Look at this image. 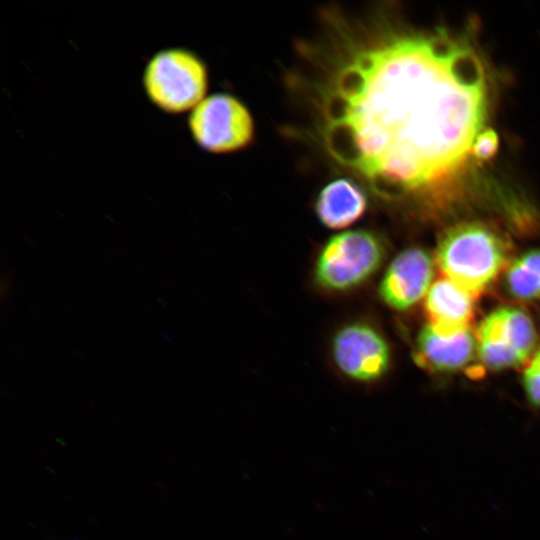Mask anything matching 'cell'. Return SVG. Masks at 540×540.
Instances as JSON below:
<instances>
[{
	"label": "cell",
	"instance_id": "obj_9",
	"mask_svg": "<svg viewBox=\"0 0 540 540\" xmlns=\"http://www.w3.org/2000/svg\"><path fill=\"white\" fill-rule=\"evenodd\" d=\"M477 352L470 327L442 331L428 323L416 342V361L435 372H454L466 366Z\"/></svg>",
	"mask_w": 540,
	"mask_h": 540
},
{
	"label": "cell",
	"instance_id": "obj_6",
	"mask_svg": "<svg viewBox=\"0 0 540 540\" xmlns=\"http://www.w3.org/2000/svg\"><path fill=\"white\" fill-rule=\"evenodd\" d=\"M537 340L530 316L517 307H501L489 313L477 333V353L491 370L514 368L534 351Z\"/></svg>",
	"mask_w": 540,
	"mask_h": 540
},
{
	"label": "cell",
	"instance_id": "obj_3",
	"mask_svg": "<svg viewBox=\"0 0 540 540\" xmlns=\"http://www.w3.org/2000/svg\"><path fill=\"white\" fill-rule=\"evenodd\" d=\"M385 256L382 239L368 230L335 234L320 249L314 279L323 289L343 292L369 280L381 267Z\"/></svg>",
	"mask_w": 540,
	"mask_h": 540
},
{
	"label": "cell",
	"instance_id": "obj_13",
	"mask_svg": "<svg viewBox=\"0 0 540 540\" xmlns=\"http://www.w3.org/2000/svg\"><path fill=\"white\" fill-rule=\"evenodd\" d=\"M522 384L527 400L540 408V348L524 370Z\"/></svg>",
	"mask_w": 540,
	"mask_h": 540
},
{
	"label": "cell",
	"instance_id": "obj_11",
	"mask_svg": "<svg viewBox=\"0 0 540 540\" xmlns=\"http://www.w3.org/2000/svg\"><path fill=\"white\" fill-rule=\"evenodd\" d=\"M366 209V194L359 185L347 178L329 182L315 202L318 219L330 229L349 227L364 215Z\"/></svg>",
	"mask_w": 540,
	"mask_h": 540
},
{
	"label": "cell",
	"instance_id": "obj_7",
	"mask_svg": "<svg viewBox=\"0 0 540 540\" xmlns=\"http://www.w3.org/2000/svg\"><path fill=\"white\" fill-rule=\"evenodd\" d=\"M331 354L338 370L359 383L381 379L391 362L390 347L373 325L356 321L337 330L331 342Z\"/></svg>",
	"mask_w": 540,
	"mask_h": 540
},
{
	"label": "cell",
	"instance_id": "obj_5",
	"mask_svg": "<svg viewBox=\"0 0 540 540\" xmlns=\"http://www.w3.org/2000/svg\"><path fill=\"white\" fill-rule=\"evenodd\" d=\"M189 129L201 148L229 153L246 147L254 137V121L247 107L225 93L205 97L190 113Z\"/></svg>",
	"mask_w": 540,
	"mask_h": 540
},
{
	"label": "cell",
	"instance_id": "obj_10",
	"mask_svg": "<svg viewBox=\"0 0 540 540\" xmlns=\"http://www.w3.org/2000/svg\"><path fill=\"white\" fill-rule=\"evenodd\" d=\"M472 293L447 278L434 282L426 294L425 310L430 324L442 331L470 327L474 313Z\"/></svg>",
	"mask_w": 540,
	"mask_h": 540
},
{
	"label": "cell",
	"instance_id": "obj_12",
	"mask_svg": "<svg viewBox=\"0 0 540 540\" xmlns=\"http://www.w3.org/2000/svg\"><path fill=\"white\" fill-rule=\"evenodd\" d=\"M505 286L517 299H540V250H529L512 261L506 270Z\"/></svg>",
	"mask_w": 540,
	"mask_h": 540
},
{
	"label": "cell",
	"instance_id": "obj_2",
	"mask_svg": "<svg viewBox=\"0 0 540 540\" xmlns=\"http://www.w3.org/2000/svg\"><path fill=\"white\" fill-rule=\"evenodd\" d=\"M508 247L494 229L479 222L449 228L436 248V261L445 278L477 295L498 276Z\"/></svg>",
	"mask_w": 540,
	"mask_h": 540
},
{
	"label": "cell",
	"instance_id": "obj_14",
	"mask_svg": "<svg viewBox=\"0 0 540 540\" xmlns=\"http://www.w3.org/2000/svg\"><path fill=\"white\" fill-rule=\"evenodd\" d=\"M497 147V136L493 131H484L476 139L472 154L479 159H488L491 157Z\"/></svg>",
	"mask_w": 540,
	"mask_h": 540
},
{
	"label": "cell",
	"instance_id": "obj_8",
	"mask_svg": "<svg viewBox=\"0 0 540 540\" xmlns=\"http://www.w3.org/2000/svg\"><path fill=\"white\" fill-rule=\"evenodd\" d=\"M432 277L430 255L421 248L405 249L386 268L379 284V297L391 309L408 310L427 294Z\"/></svg>",
	"mask_w": 540,
	"mask_h": 540
},
{
	"label": "cell",
	"instance_id": "obj_4",
	"mask_svg": "<svg viewBox=\"0 0 540 540\" xmlns=\"http://www.w3.org/2000/svg\"><path fill=\"white\" fill-rule=\"evenodd\" d=\"M143 84L149 99L161 110L174 114L192 111L205 98L207 68L189 50L165 49L148 62Z\"/></svg>",
	"mask_w": 540,
	"mask_h": 540
},
{
	"label": "cell",
	"instance_id": "obj_1",
	"mask_svg": "<svg viewBox=\"0 0 540 540\" xmlns=\"http://www.w3.org/2000/svg\"><path fill=\"white\" fill-rule=\"evenodd\" d=\"M316 99L329 154L394 196L424 189L472 153L486 83L478 56L462 42L372 28L342 39Z\"/></svg>",
	"mask_w": 540,
	"mask_h": 540
}]
</instances>
